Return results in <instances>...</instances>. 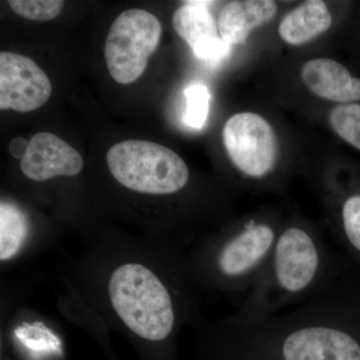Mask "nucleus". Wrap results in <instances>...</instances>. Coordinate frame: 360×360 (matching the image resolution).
I'll use <instances>...</instances> for the list:
<instances>
[{"label":"nucleus","mask_w":360,"mask_h":360,"mask_svg":"<svg viewBox=\"0 0 360 360\" xmlns=\"http://www.w3.org/2000/svg\"><path fill=\"white\" fill-rule=\"evenodd\" d=\"M276 13V4L272 0L229 2L217 21L220 37L229 45L243 44L255 27L269 22Z\"/></svg>","instance_id":"nucleus-11"},{"label":"nucleus","mask_w":360,"mask_h":360,"mask_svg":"<svg viewBox=\"0 0 360 360\" xmlns=\"http://www.w3.org/2000/svg\"><path fill=\"white\" fill-rule=\"evenodd\" d=\"M331 23L333 18L326 2L309 0L284 16L278 33L286 44L302 45L328 32Z\"/></svg>","instance_id":"nucleus-12"},{"label":"nucleus","mask_w":360,"mask_h":360,"mask_svg":"<svg viewBox=\"0 0 360 360\" xmlns=\"http://www.w3.org/2000/svg\"><path fill=\"white\" fill-rule=\"evenodd\" d=\"M342 229L348 243L360 253V194L348 198L343 203Z\"/></svg>","instance_id":"nucleus-18"},{"label":"nucleus","mask_w":360,"mask_h":360,"mask_svg":"<svg viewBox=\"0 0 360 360\" xmlns=\"http://www.w3.org/2000/svg\"><path fill=\"white\" fill-rule=\"evenodd\" d=\"M161 32L160 20L142 9L123 11L116 18L104 46L106 65L116 82L130 84L141 77Z\"/></svg>","instance_id":"nucleus-4"},{"label":"nucleus","mask_w":360,"mask_h":360,"mask_svg":"<svg viewBox=\"0 0 360 360\" xmlns=\"http://www.w3.org/2000/svg\"><path fill=\"white\" fill-rule=\"evenodd\" d=\"M303 84L321 98L343 104L360 101V79L347 68L328 58L311 59L302 68Z\"/></svg>","instance_id":"nucleus-10"},{"label":"nucleus","mask_w":360,"mask_h":360,"mask_svg":"<svg viewBox=\"0 0 360 360\" xmlns=\"http://www.w3.org/2000/svg\"><path fill=\"white\" fill-rule=\"evenodd\" d=\"M28 219L13 203L0 205V260L7 262L20 252L28 236Z\"/></svg>","instance_id":"nucleus-14"},{"label":"nucleus","mask_w":360,"mask_h":360,"mask_svg":"<svg viewBox=\"0 0 360 360\" xmlns=\"http://www.w3.org/2000/svg\"><path fill=\"white\" fill-rule=\"evenodd\" d=\"M28 146H30V142L25 141V139L16 137L9 144V151H11V155L13 158L22 160L25 158L26 151H27Z\"/></svg>","instance_id":"nucleus-20"},{"label":"nucleus","mask_w":360,"mask_h":360,"mask_svg":"<svg viewBox=\"0 0 360 360\" xmlns=\"http://www.w3.org/2000/svg\"><path fill=\"white\" fill-rule=\"evenodd\" d=\"M110 304L130 331L143 340H165L174 330L175 314L165 284L146 265L116 267L108 281Z\"/></svg>","instance_id":"nucleus-1"},{"label":"nucleus","mask_w":360,"mask_h":360,"mask_svg":"<svg viewBox=\"0 0 360 360\" xmlns=\"http://www.w3.org/2000/svg\"><path fill=\"white\" fill-rule=\"evenodd\" d=\"M229 158L243 174L260 179L272 172L278 158V139L271 124L251 112L231 116L222 131Z\"/></svg>","instance_id":"nucleus-5"},{"label":"nucleus","mask_w":360,"mask_h":360,"mask_svg":"<svg viewBox=\"0 0 360 360\" xmlns=\"http://www.w3.org/2000/svg\"><path fill=\"white\" fill-rule=\"evenodd\" d=\"M20 168L28 179L44 181L56 176H73L84 168V158L68 142L49 132H39L30 141Z\"/></svg>","instance_id":"nucleus-9"},{"label":"nucleus","mask_w":360,"mask_h":360,"mask_svg":"<svg viewBox=\"0 0 360 360\" xmlns=\"http://www.w3.org/2000/svg\"><path fill=\"white\" fill-rule=\"evenodd\" d=\"M231 51V45L219 37L194 49L193 52L196 58L201 60L206 61L210 65H217L229 56Z\"/></svg>","instance_id":"nucleus-19"},{"label":"nucleus","mask_w":360,"mask_h":360,"mask_svg":"<svg viewBox=\"0 0 360 360\" xmlns=\"http://www.w3.org/2000/svg\"><path fill=\"white\" fill-rule=\"evenodd\" d=\"M276 238L274 227L250 220L220 245L215 269L225 281L245 284L266 269Z\"/></svg>","instance_id":"nucleus-7"},{"label":"nucleus","mask_w":360,"mask_h":360,"mask_svg":"<svg viewBox=\"0 0 360 360\" xmlns=\"http://www.w3.org/2000/svg\"><path fill=\"white\" fill-rule=\"evenodd\" d=\"M212 4L214 1H186L174 14L175 32L193 51L219 37V26L207 8Z\"/></svg>","instance_id":"nucleus-13"},{"label":"nucleus","mask_w":360,"mask_h":360,"mask_svg":"<svg viewBox=\"0 0 360 360\" xmlns=\"http://www.w3.org/2000/svg\"><path fill=\"white\" fill-rule=\"evenodd\" d=\"M283 338V360H360V342L347 326L328 319L298 322Z\"/></svg>","instance_id":"nucleus-6"},{"label":"nucleus","mask_w":360,"mask_h":360,"mask_svg":"<svg viewBox=\"0 0 360 360\" xmlns=\"http://www.w3.org/2000/svg\"><path fill=\"white\" fill-rule=\"evenodd\" d=\"M329 123L336 134L360 150V105L341 104L329 113Z\"/></svg>","instance_id":"nucleus-15"},{"label":"nucleus","mask_w":360,"mask_h":360,"mask_svg":"<svg viewBox=\"0 0 360 360\" xmlns=\"http://www.w3.org/2000/svg\"><path fill=\"white\" fill-rule=\"evenodd\" d=\"M321 266V248L314 236L302 227H288L277 236L264 290L276 302L302 295L317 283Z\"/></svg>","instance_id":"nucleus-3"},{"label":"nucleus","mask_w":360,"mask_h":360,"mask_svg":"<svg viewBox=\"0 0 360 360\" xmlns=\"http://www.w3.org/2000/svg\"><path fill=\"white\" fill-rule=\"evenodd\" d=\"M11 9L30 20L49 21L58 18L65 1L60 0H11Z\"/></svg>","instance_id":"nucleus-17"},{"label":"nucleus","mask_w":360,"mask_h":360,"mask_svg":"<svg viewBox=\"0 0 360 360\" xmlns=\"http://www.w3.org/2000/svg\"><path fill=\"white\" fill-rule=\"evenodd\" d=\"M51 92V80L32 59L0 53V110L30 112L41 108Z\"/></svg>","instance_id":"nucleus-8"},{"label":"nucleus","mask_w":360,"mask_h":360,"mask_svg":"<svg viewBox=\"0 0 360 360\" xmlns=\"http://www.w3.org/2000/svg\"><path fill=\"white\" fill-rule=\"evenodd\" d=\"M108 165L116 181L139 193H175L189 179L188 167L177 153L151 141L115 144L108 150Z\"/></svg>","instance_id":"nucleus-2"},{"label":"nucleus","mask_w":360,"mask_h":360,"mask_svg":"<svg viewBox=\"0 0 360 360\" xmlns=\"http://www.w3.org/2000/svg\"><path fill=\"white\" fill-rule=\"evenodd\" d=\"M186 98V110L184 113V122L194 129H201L205 127L210 111V92L207 86L202 84L188 85L184 90Z\"/></svg>","instance_id":"nucleus-16"}]
</instances>
